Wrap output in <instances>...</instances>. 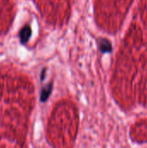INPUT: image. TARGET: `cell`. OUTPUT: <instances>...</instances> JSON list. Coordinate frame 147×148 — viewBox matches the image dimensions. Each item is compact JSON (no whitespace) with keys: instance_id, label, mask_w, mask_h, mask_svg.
<instances>
[{"instance_id":"1","label":"cell","mask_w":147,"mask_h":148,"mask_svg":"<svg viewBox=\"0 0 147 148\" xmlns=\"http://www.w3.org/2000/svg\"><path fill=\"white\" fill-rule=\"evenodd\" d=\"M32 34V29L30 28L29 25H24L20 32H19V38H20V42L22 44H25L27 43V42L29 40L30 36Z\"/></svg>"},{"instance_id":"3","label":"cell","mask_w":147,"mask_h":148,"mask_svg":"<svg viewBox=\"0 0 147 148\" xmlns=\"http://www.w3.org/2000/svg\"><path fill=\"white\" fill-rule=\"evenodd\" d=\"M52 88H53V84L52 83H49L47 84L46 86H44L42 88V91H41V101H46L48 100V98L49 97L50 95V93L52 91Z\"/></svg>"},{"instance_id":"2","label":"cell","mask_w":147,"mask_h":148,"mask_svg":"<svg viewBox=\"0 0 147 148\" xmlns=\"http://www.w3.org/2000/svg\"><path fill=\"white\" fill-rule=\"evenodd\" d=\"M98 43H99L100 50L102 53H110L113 49L111 42L106 38H100L98 41Z\"/></svg>"}]
</instances>
